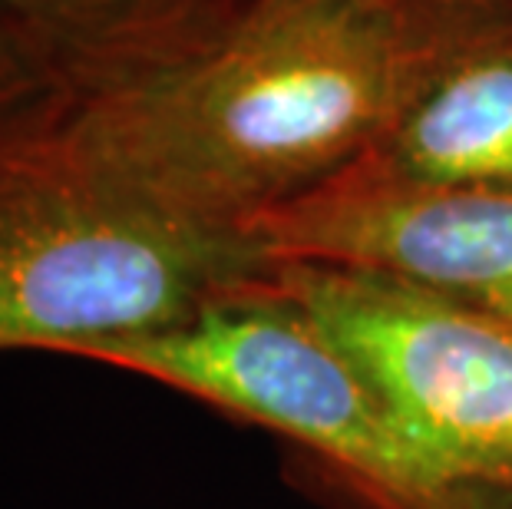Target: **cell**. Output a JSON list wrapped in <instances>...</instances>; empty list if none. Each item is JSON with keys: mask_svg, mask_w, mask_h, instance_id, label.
Instances as JSON below:
<instances>
[{"mask_svg": "<svg viewBox=\"0 0 512 509\" xmlns=\"http://www.w3.org/2000/svg\"><path fill=\"white\" fill-rule=\"evenodd\" d=\"M357 166L417 186H512V50L456 53Z\"/></svg>", "mask_w": 512, "mask_h": 509, "instance_id": "cell-6", "label": "cell"}, {"mask_svg": "<svg viewBox=\"0 0 512 509\" xmlns=\"http://www.w3.org/2000/svg\"><path fill=\"white\" fill-rule=\"evenodd\" d=\"M50 86L53 77L40 67V60L27 50V43L0 10V113L34 100Z\"/></svg>", "mask_w": 512, "mask_h": 509, "instance_id": "cell-8", "label": "cell"}, {"mask_svg": "<svg viewBox=\"0 0 512 509\" xmlns=\"http://www.w3.org/2000/svg\"><path fill=\"white\" fill-rule=\"evenodd\" d=\"M456 53L400 0H255L110 70L53 80L47 110L93 166L245 232L370 153Z\"/></svg>", "mask_w": 512, "mask_h": 509, "instance_id": "cell-1", "label": "cell"}, {"mask_svg": "<svg viewBox=\"0 0 512 509\" xmlns=\"http://www.w3.org/2000/svg\"><path fill=\"white\" fill-rule=\"evenodd\" d=\"M258 288L337 344L443 470L512 500L509 321L347 265L271 262Z\"/></svg>", "mask_w": 512, "mask_h": 509, "instance_id": "cell-4", "label": "cell"}, {"mask_svg": "<svg viewBox=\"0 0 512 509\" xmlns=\"http://www.w3.org/2000/svg\"><path fill=\"white\" fill-rule=\"evenodd\" d=\"M47 93L0 113V354L83 357L252 288L271 265L255 238L93 166L53 123Z\"/></svg>", "mask_w": 512, "mask_h": 509, "instance_id": "cell-2", "label": "cell"}, {"mask_svg": "<svg viewBox=\"0 0 512 509\" xmlns=\"http://www.w3.org/2000/svg\"><path fill=\"white\" fill-rule=\"evenodd\" d=\"M245 232L271 262L367 268L512 324V186H417L354 162Z\"/></svg>", "mask_w": 512, "mask_h": 509, "instance_id": "cell-5", "label": "cell"}, {"mask_svg": "<svg viewBox=\"0 0 512 509\" xmlns=\"http://www.w3.org/2000/svg\"><path fill=\"white\" fill-rule=\"evenodd\" d=\"M400 4H407V0H400Z\"/></svg>", "mask_w": 512, "mask_h": 509, "instance_id": "cell-9", "label": "cell"}, {"mask_svg": "<svg viewBox=\"0 0 512 509\" xmlns=\"http://www.w3.org/2000/svg\"><path fill=\"white\" fill-rule=\"evenodd\" d=\"M258 278L176 328L100 344L83 361L275 433L344 509H512L443 470L344 351Z\"/></svg>", "mask_w": 512, "mask_h": 509, "instance_id": "cell-3", "label": "cell"}, {"mask_svg": "<svg viewBox=\"0 0 512 509\" xmlns=\"http://www.w3.org/2000/svg\"><path fill=\"white\" fill-rule=\"evenodd\" d=\"M53 80H80L185 34V0H0Z\"/></svg>", "mask_w": 512, "mask_h": 509, "instance_id": "cell-7", "label": "cell"}]
</instances>
